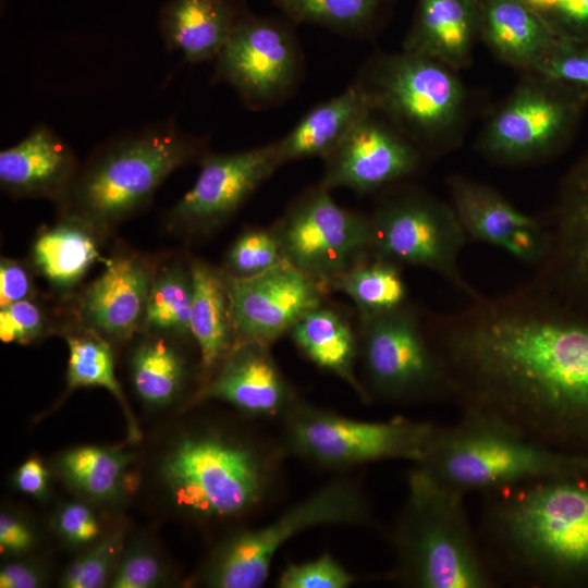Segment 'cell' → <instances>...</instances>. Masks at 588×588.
Returning a JSON list of instances; mask_svg holds the SVG:
<instances>
[{
    "mask_svg": "<svg viewBox=\"0 0 588 588\" xmlns=\"http://www.w3.org/2000/svg\"><path fill=\"white\" fill-rule=\"evenodd\" d=\"M431 340L461 412L565 454L588 441V318L524 287L439 317Z\"/></svg>",
    "mask_w": 588,
    "mask_h": 588,
    "instance_id": "cell-1",
    "label": "cell"
},
{
    "mask_svg": "<svg viewBox=\"0 0 588 588\" xmlns=\"http://www.w3.org/2000/svg\"><path fill=\"white\" fill-rule=\"evenodd\" d=\"M581 471L481 493L475 528L497 587L548 588L588 574V482L578 478Z\"/></svg>",
    "mask_w": 588,
    "mask_h": 588,
    "instance_id": "cell-2",
    "label": "cell"
},
{
    "mask_svg": "<svg viewBox=\"0 0 588 588\" xmlns=\"http://www.w3.org/2000/svg\"><path fill=\"white\" fill-rule=\"evenodd\" d=\"M206 146L204 137L172 120L119 135L90 155L59 204L65 216L96 231L107 229L144 208L162 182L198 161Z\"/></svg>",
    "mask_w": 588,
    "mask_h": 588,
    "instance_id": "cell-3",
    "label": "cell"
},
{
    "mask_svg": "<svg viewBox=\"0 0 588 588\" xmlns=\"http://www.w3.org/2000/svg\"><path fill=\"white\" fill-rule=\"evenodd\" d=\"M465 494L415 465L393 537L394 577L415 588H497L469 520Z\"/></svg>",
    "mask_w": 588,
    "mask_h": 588,
    "instance_id": "cell-4",
    "label": "cell"
},
{
    "mask_svg": "<svg viewBox=\"0 0 588 588\" xmlns=\"http://www.w3.org/2000/svg\"><path fill=\"white\" fill-rule=\"evenodd\" d=\"M415 465L463 494L588 467L585 457L542 446L502 422L466 412L455 422L440 425L425 457Z\"/></svg>",
    "mask_w": 588,
    "mask_h": 588,
    "instance_id": "cell-5",
    "label": "cell"
},
{
    "mask_svg": "<svg viewBox=\"0 0 588 588\" xmlns=\"http://www.w3.org/2000/svg\"><path fill=\"white\" fill-rule=\"evenodd\" d=\"M373 110L414 144H431L458 122L465 91L453 70L433 59L402 51L373 58L357 77Z\"/></svg>",
    "mask_w": 588,
    "mask_h": 588,
    "instance_id": "cell-6",
    "label": "cell"
},
{
    "mask_svg": "<svg viewBox=\"0 0 588 588\" xmlns=\"http://www.w3.org/2000/svg\"><path fill=\"white\" fill-rule=\"evenodd\" d=\"M162 474L177 503L205 517L249 510L262 498L268 479L267 466L254 450L215 434L180 441Z\"/></svg>",
    "mask_w": 588,
    "mask_h": 588,
    "instance_id": "cell-7",
    "label": "cell"
},
{
    "mask_svg": "<svg viewBox=\"0 0 588 588\" xmlns=\"http://www.w3.org/2000/svg\"><path fill=\"white\" fill-rule=\"evenodd\" d=\"M440 425L406 417L363 421L293 402L287 409L286 439L301 456L326 466H348L388 460L419 463Z\"/></svg>",
    "mask_w": 588,
    "mask_h": 588,
    "instance_id": "cell-8",
    "label": "cell"
},
{
    "mask_svg": "<svg viewBox=\"0 0 588 588\" xmlns=\"http://www.w3.org/2000/svg\"><path fill=\"white\" fill-rule=\"evenodd\" d=\"M366 523H370V512L362 489L351 481L330 482L275 520L228 540L212 559L205 580L217 588H259L275 553L291 538L318 526Z\"/></svg>",
    "mask_w": 588,
    "mask_h": 588,
    "instance_id": "cell-9",
    "label": "cell"
},
{
    "mask_svg": "<svg viewBox=\"0 0 588 588\" xmlns=\"http://www.w3.org/2000/svg\"><path fill=\"white\" fill-rule=\"evenodd\" d=\"M370 255L397 266L430 269L470 297L479 295L457 265L466 233L452 206L419 192L384 200L368 217Z\"/></svg>",
    "mask_w": 588,
    "mask_h": 588,
    "instance_id": "cell-10",
    "label": "cell"
},
{
    "mask_svg": "<svg viewBox=\"0 0 588 588\" xmlns=\"http://www.w3.org/2000/svg\"><path fill=\"white\" fill-rule=\"evenodd\" d=\"M318 185L297 197L272 226L285 261L327 291L370 255L368 217L343 208Z\"/></svg>",
    "mask_w": 588,
    "mask_h": 588,
    "instance_id": "cell-11",
    "label": "cell"
},
{
    "mask_svg": "<svg viewBox=\"0 0 588 588\" xmlns=\"http://www.w3.org/2000/svg\"><path fill=\"white\" fill-rule=\"evenodd\" d=\"M287 20L241 16L218 54L215 81L229 84L249 109H264L284 100L302 75V52Z\"/></svg>",
    "mask_w": 588,
    "mask_h": 588,
    "instance_id": "cell-12",
    "label": "cell"
},
{
    "mask_svg": "<svg viewBox=\"0 0 588 588\" xmlns=\"http://www.w3.org/2000/svg\"><path fill=\"white\" fill-rule=\"evenodd\" d=\"M359 354L372 391L390 402L448 400L425 324L405 305L360 322Z\"/></svg>",
    "mask_w": 588,
    "mask_h": 588,
    "instance_id": "cell-13",
    "label": "cell"
},
{
    "mask_svg": "<svg viewBox=\"0 0 588 588\" xmlns=\"http://www.w3.org/2000/svg\"><path fill=\"white\" fill-rule=\"evenodd\" d=\"M587 103V95L534 75L489 121L481 149L504 162L550 155L567 143Z\"/></svg>",
    "mask_w": 588,
    "mask_h": 588,
    "instance_id": "cell-14",
    "label": "cell"
},
{
    "mask_svg": "<svg viewBox=\"0 0 588 588\" xmlns=\"http://www.w3.org/2000/svg\"><path fill=\"white\" fill-rule=\"evenodd\" d=\"M541 224L546 250L526 287L588 318V150L563 179L553 211Z\"/></svg>",
    "mask_w": 588,
    "mask_h": 588,
    "instance_id": "cell-15",
    "label": "cell"
},
{
    "mask_svg": "<svg viewBox=\"0 0 588 588\" xmlns=\"http://www.w3.org/2000/svg\"><path fill=\"white\" fill-rule=\"evenodd\" d=\"M193 186L170 211L171 223L210 231L230 219L281 166L277 142L228 152L206 151Z\"/></svg>",
    "mask_w": 588,
    "mask_h": 588,
    "instance_id": "cell-16",
    "label": "cell"
},
{
    "mask_svg": "<svg viewBox=\"0 0 588 588\" xmlns=\"http://www.w3.org/2000/svg\"><path fill=\"white\" fill-rule=\"evenodd\" d=\"M226 281L237 342L268 346L290 332L305 314L322 305L327 292L287 261L250 278L226 275Z\"/></svg>",
    "mask_w": 588,
    "mask_h": 588,
    "instance_id": "cell-17",
    "label": "cell"
},
{
    "mask_svg": "<svg viewBox=\"0 0 588 588\" xmlns=\"http://www.w3.org/2000/svg\"><path fill=\"white\" fill-rule=\"evenodd\" d=\"M323 160L319 185L329 191L347 188L364 195L415 173L420 155L409 138L371 110Z\"/></svg>",
    "mask_w": 588,
    "mask_h": 588,
    "instance_id": "cell-18",
    "label": "cell"
},
{
    "mask_svg": "<svg viewBox=\"0 0 588 588\" xmlns=\"http://www.w3.org/2000/svg\"><path fill=\"white\" fill-rule=\"evenodd\" d=\"M268 347L252 341L236 342L200 399L222 401L252 415L287 411L295 401L293 392Z\"/></svg>",
    "mask_w": 588,
    "mask_h": 588,
    "instance_id": "cell-19",
    "label": "cell"
},
{
    "mask_svg": "<svg viewBox=\"0 0 588 588\" xmlns=\"http://www.w3.org/2000/svg\"><path fill=\"white\" fill-rule=\"evenodd\" d=\"M77 161L69 145L49 126L36 125L0 152L1 188L14 197L64 198L76 177Z\"/></svg>",
    "mask_w": 588,
    "mask_h": 588,
    "instance_id": "cell-20",
    "label": "cell"
},
{
    "mask_svg": "<svg viewBox=\"0 0 588 588\" xmlns=\"http://www.w3.org/2000/svg\"><path fill=\"white\" fill-rule=\"evenodd\" d=\"M155 274L142 258L124 255L108 261L85 292L82 311L95 330L118 340L130 338L144 322Z\"/></svg>",
    "mask_w": 588,
    "mask_h": 588,
    "instance_id": "cell-21",
    "label": "cell"
},
{
    "mask_svg": "<svg viewBox=\"0 0 588 588\" xmlns=\"http://www.w3.org/2000/svg\"><path fill=\"white\" fill-rule=\"evenodd\" d=\"M246 11L245 0H168L159 30L168 50L200 63L218 57Z\"/></svg>",
    "mask_w": 588,
    "mask_h": 588,
    "instance_id": "cell-22",
    "label": "cell"
},
{
    "mask_svg": "<svg viewBox=\"0 0 588 588\" xmlns=\"http://www.w3.org/2000/svg\"><path fill=\"white\" fill-rule=\"evenodd\" d=\"M479 12L480 0H418L403 50L464 68L479 35Z\"/></svg>",
    "mask_w": 588,
    "mask_h": 588,
    "instance_id": "cell-23",
    "label": "cell"
},
{
    "mask_svg": "<svg viewBox=\"0 0 588 588\" xmlns=\"http://www.w3.org/2000/svg\"><path fill=\"white\" fill-rule=\"evenodd\" d=\"M479 36L503 62L528 72L559 40L528 0H480Z\"/></svg>",
    "mask_w": 588,
    "mask_h": 588,
    "instance_id": "cell-24",
    "label": "cell"
},
{
    "mask_svg": "<svg viewBox=\"0 0 588 588\" xmlns=\"http://www.w3.org/2000/svg\"><path fill=\"white\" fill-rule=\"evenodd\" d=\"M371 110V99L356 78L338 96L313 107L277 142L280 166L313 157L324 159L352 126Z\"/></svg>",
    "mask_w": 588,
    "mask_h": 588,
    "instance_id": "cell-25",
    "label": "cell"
},
{
    "mask_svg": "<svg viewBox=\"0 0 588 588\" xmlns=\"http://www.w3.org/2000/svg\"><path fill=\"white\" fill-rule=\"evenodd\" d=\"M193 282L191 336L196 341L204 367L219 364L237 342L226 275L206 262L189 266Z\"/></svg>",
    "mask_w": 588,
    "mask_h": 588,
    "instance_id": "cell-26",
    "label": "cell"
},
{
    "mask_svg": "<svg viewBox=\"0 0 588 588\" xmlns=\"http://www.w3.org/2000/svg\"><path fill=\"white\" fill-rule=\"evenodd\" d=\"M289 333L311 363L338 376L358 394L366 396L355 375L359 339L336 310L320 305L305 314Z\"/></svg>",
    "mask_w": 588,
    "mask_h": 588,
    "instance_id": "cell-27",
    "label": "cell"
},
{
    "mask_svg": "<svg viewBox=\"0 0 588 588\" xmlns=\"http://www.w3.org/2000/svg\"><path fill=\"white\" fill-rule=\"evenodd\" d=\"M452 208L466 235L495 246L515 230L540 224L488 186L461 177L450 180Z\"/></svg>",
    "mask_w": 588,
    "mask_h": 588,
    "instance_id": "cell-28",
    "label": "cell"
},
{
    "mask_svg": "<svg viewBox=\"0 0 588 588\" xmlns=\"http://www.w3.org/2000/svg\"><path fill=\"white\" fill-rule=\"evenodd\" d=\"M86 222L65 216L57 225L41 232L33 245V259L39 271L57 287L76 284L98 257V247Z\"/></svg>",
    "mask_w": 588,
    "mask_h": 588,
    "instance_id": "cell-29",
    "label": "cell"
},
{
    "mask_svg": "<svg viewBox=\"0 0 588 588\" xmlns=\"http://www.w3.org/2000/svg\"><path fill=\"white\" fill-rule=\"evenodd\" d=\"M331 289L352 299L360 322L404 306L407 296L400 266L371 255L355 264Z\"/></svg>",
    "mask_w": 588,
    "mask_h": 588,
    "instance_id": "cell-30",
    "label": "cell"
},
{
    "mask_svg": "<svg viewBox=\"0 0 588 588\" xmlns=\"http://www.w3.org/2000/svg\"><path fill=\"white\" fill-rule=\"evenodd\" d=\"M293 25L313 24L338 34L362 37L378 25L392 0H273Z\"/></svg>",
    "mask_w": 588,
    "mask_h": 588,
    "instance_id": "cell-31",
    "label": "cell"
},
{
    "mask_svg": "<svg viewBox=\"0 0 588 588\" xmlns=\"http://www.w3.org/2000/svg\"><path fill=\"white\" fill-rule=\"evenodd\" d=\"M131 456L100 446H79L58 461V469L74 489L90 499L103 501L118 495Z\"/></svg>",
    "mask_w": 588,
    "mask_h": 588,
    "instance_id": "cell-32",
    "label": "cell"
},
{
    "mask_svg": "<svg viewBox=\"0 0 588 588\" xmlns=\"http://www.w3.org/2000/svg\"><path fill=\"white\" fill-rule=\"evenodd\" d=\"M69 347L68 383L71 388L100 387L119 401L123 408L133 440L139 438L138 427L130 411L123 391L114 375L113 355L110 345L98 334H70L66 336Z\"/></svg>",
    "mask_w": 588,
    "mask_h": 588,
    "instance_id": "cell-33",
    "label": "cell"
},
{
    "mask_svg": "<svg viewBox=\"0 0 588 588\" xmlns=\"http://www.w3.org/2000/svg\"><path fill=\"white\" fill-rule=\"evenodd\" d=\"M132 380L139 397L150 405L170 403L179 393L185 367L177 352L161 339L142 343L132 363Z\"/></svg>",
    "mask_w": 588,
    "mask_h": 588,
    "instance_id": "cell-34",
    "label": "cell"
},
{
    "mask_svg": "<svg viewBox=\"0 0 588 588\" xmlns=\"http://www.w3.org/2000/svg\"><path fill=\"white\" fill-rule=\"evenodd\" d=\"M192 301L191 268L171 266L160 274H155L143 323L156 331L191 335Z\"/></svg>",
    "mask_w": 588,
    "mask_h": 588,
    "instance_id": "cell-35",
    "label": "cell"
},
{
    "mask_svg": "<svg viewBox=\"0 0 588 588\" xmlns=\"http://www.w3.org/2000/svg\"><path fill=\"white\" fill-rule=\"evenodd\" d=\"M285 261L272 228L248 229L231 244L225 255V274L250 278Z\"/></svg>",
    "mask_w": 588,
    "mask_h": 588,
    "instance_id": "cell-36",
    "label": "cell"
},
{
    "mask_svg": "<svg viewBox=\"0 0 588 588\" xmlns=\"http://www.w3.org/2000/svg\"><path fill=\"white\" fill-rule=\"evenodd\" d=\"M529 72L588 96V42L559 37L554 47Z\"/></svg>",
    "mask_w": 588,
    "mask_h": 588,
    "instance_id": "cell-37",
    "label": "cell"
},
{
    "mask_svg": "<svg viewBox=\"0 0 588 588\" xmlns=\"http://www.w3.org/2000/svg\"><path fill=\"white\" fill-rule=\"evenodd\" d=\"M121 548L120 534L108 536L68 568L61 586L65 588L102 587L108 580Z\"/></svg>",
    "mask_w": 588,
    "mask_h": 588,
    "instance_id": "cell-38",
    "label": "cell"
},
{
    "mask_svg": "<svg viewBox=\"0 0 588 588\" xmlns=\"http://www.w3.org/2000/svg\"><path fill=\"white\" fill-rule=\"evenodd\" d=\"M354 577L333 556L324 553L315 560L293 563L278 579L280 588H346Z\"/></svg>",
    "mask_w": 588,
    "mask_h": 588,
    "instance_id": "cell-39",
    "label": "cell"
},
{
    "mask_svg": "<svg viewBox=\"0 0 588 588\" xmlns=\"http://www.w3.org/2000/svg\"><path fill=\"white\" fill-rule=\"evenodd\" d=\"M45 328L40 308L29 298L1 307L0 338L3 342L28 343Z\"/></svg>",
    "mask_w": 588,
    "mask_h": 588,
    "instance_id": "cell-40",
    "label": "cell"
},
{
    "mask_svg": "<svg viewBox=\"0 0 588 588\" xmlns=\"http://www.w3.org/2000/svg\"><path fill=\"white\" fill-rule=\"evenodd\" d=\"M535 9L558 37L588 42V0H558Z\"/></svg>",
    "mask_w": 588,
    "mask_h": 588,
    "instance_id": "cell-41",
    "label": "cell"
},
{
    "mask_svg": "<svg viewBox=\"0 0 588 588\" xmlns=\"http://www.w3.org/2000/svg\"><path fill=\"white\" fill-rule=\"evenodd\" d=\"M162 576V566L157 558L148 551L137 550L121 561L110 587L150 588L157 586Z\"/></svg>",
    "mask_w": 588,
    "mask_h": 588,
    "instance_id": "cell-42",
    "label": "cell"
},
{
    "mask_svg": "<svg viewBox=\"0 0 588 588\" xmlns=\"http://www.w3.org/2000/svg\"><path fill=\"white\" fill-rule=\"evenodd\" d=\"M57 529L68 542L85 544L97 538L99 523L87 505L72 502L59 511Z\"/></svg>",
    "mask_w": 588,
    "mask_h": 588,
    "instance_id": "cell-43",
    "label": "cell"
},
{
    "mask_svg": "<svg viewBox=\"0 0 588 588\" xmlns=\"http://www.w3.org/2000/svg\"><path fill=\"white\" fill-rule=\"evenodd\" d=\"M500 247L517 259L537 265L546 250V235L541 222L537 226L515 230Z\"/></svg>",
    "mask_w": 588,
    "mask_h": 588,
    "instance_id": "cell-44",
    "label": "cell"
},
{
    "mask_svg": "<svg viewBox=\"0 0 588 588\" xmlns=\"http://www.w3.org/2000/svg\"><path fill=\"white\" fill-rule=\"evenodd\" d=\"M32 281L25 268L16 261L2 259L0 264V306L29 298Z\"/></svg>",
    "mask_w": 588,
    "mask_h": 588,
    "instance_id": "cell-45",
    "label": "cell"
},
{
    "mask_svg": "<svg viewBox=\"0 0 588 588\" xmlns=\"http://www.w3.org/2000/svg\"><path fill=\"white\" fill-rule=\"evenodd\" d=\"M34 536L22 519L2 514L0 517V548L4 553H21L30 548Z\"/></svg>",
    "mask_w": 588,
    "mask_h": 588,
    "instance_id": "cell-46",
    "label": "cell"
},
{
    "mask_svg": "<svg viewBox=\"0 0 588 588\" xmlns=\"http://www.w3.org/2000/svg\"><path fill=\"white\" fill-rule=\"evenodd\" d=\"M14 486L28 495L41 498L46 494L49 473L38 458H28L15 471Z\"/></svg>",
    "mask_w": 588,
    "mask_h": 588,
    "instance_id": "cell-47",
    "label": "cell"
},
{
    "mask_svg": "<svg viewBox=\"0 0 588 588\" xmlns=\"http://www.w3.org/2000/svg\"><path fill=\"white\" fill-rule=\"evenodd\" d=\"M41 572L26 563H11L0 572L1 588H35L42 581Z\"/></svg>",
    "mask_w": 588,
    "mask_h": 588,
    "instance_id": "cell-48",
    "label": "cell"
},
{
    "mask_svg": "<svg viewBox=\"0 0 588 588\" xmlns=\"http://www.w3.org/2000/svg\"><path fill=\"white\" fill-rule=\"evenodd\" d=\"M528 1L532 7L540 8V7L551 4L558 0H528Z\"/></svg>",
    "mask_w": 588,
    "mask_h": 588,
    "instance_id": "cell-49",
    "label": "cell"
}]
</instances>
